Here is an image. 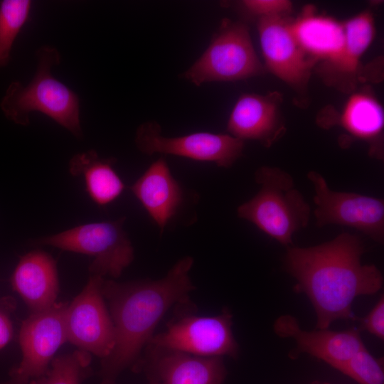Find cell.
I'll list each match as a JSON object with an SVG mask.
<instances>
[{"mask_svg": "<svg viewBox=\"0 0 384 384\" xmlns=\"http://www.w3.org/2000/svg\"><path fill=\"white\" fill-rule=\"evenodd\" d=\"M193 264V259L186 256L157 280L104 279L102 292L114 325V343L110 353L101 359L100 384H117L125 369L134 368L165 314L188 301L194 289L189 276Z\"/></svg>", "mask_w": 384, "mask_h": 384, "instance_id": "cell-1", "label": "cell"}, {"mask_svg": "<svg viewBox=\"0 0 384 384\" xmlns=\"http://www.w3.org/2000/svg\"><path fill=\"white\" fill-rule=\"evenodd\" d=\"M363 253L360 238L348 233L315 246L288 248L286 270L312 303L319 329H328L337 319H353V300L382 288L380 271L362 265Z\"/></svg>", "mask_w": 384, "mask_h": 384, "instance_id": "cell-2", "label": "cell"}, {"mask_svg": "<svg viewBox=\"0 0 384 384\" xmlns=\"http://www.w3.org/2000/svg\"><path fill=\"white\" fill-rule=\"evenodd\" d=\"M36 58L32 80L26 85L15 80L6 88L0 101L2 113L13 123L27 126L31 114L40 112L81 139L79 97L51 73L52 68L60 63V52L53 46L43 45L36 50Z\"/></svg>", "mask_w": 384, "mask_h": 384, "instance_id": "cell-3", "label": "cell"}, {"mask_svg": "<svg viewBox=\"0 0 384 384\" xmlns=\"http://www.w3.org/2000/svg\"><path fill=\"white\" fill-rule=\"evenodd\" d=\"M255 180L260 190L238 206V216L280 244L292 245L293 235L309 224V204L296 187L292 176L278 167H260Z\"/></svg>", "mask_w": 384, "mask_h": 384, "instance_id": "cell-4", "label": "cell"}, {"mask_svg": "<svg viewBox=\"0 0 384 384\" xmlns=\"http://www.w3.org/2000/svg\"><path fill=\"white\" fill-rule=\"evenodd\" d=\"M265 72L247 25L224 18L204 53L181 76L199 87L206 82L245 80Z\"/></svg>", "mask_w": 384, "mask_h": 384, "instance_id": "cell-5", "label": "cell"}, {"mask_svg": "<svg viewBox=\"0 0 384 384\" xmlns=\"http://www.w3.org/2000/svg\"><path fill=\"white\" fill-rule=\"evenodd\" d=\"M124 218L90 223L37 239V245L52 246L92 257L90 275L119 277L134 260V248L123 228Z\"/></svg>", "mask_w": 384, "mask_h": 384, "instance_id": "cell-6", "label": "cell"}, {"mask_svg": "<svg viewBox=\"0 0 384 384\" xmlns=\"http://www.w3.org/2000/svg\"><path fill=\"white\" fill-rule=\"evenodd\" d=\"M307 178L314 189V214L318 227L328 225L358 230L373 240H384V201L352 192L335 191L319 172L309 171Z\"/></svg>", "mask_w": 384, "mask_h": 384, "instance_id": "cell-7", "label": "cell"}, {"mask_svg": "<svg viewBox=\"0 0 384 384\" xmlns=\"http://www.w3.org/2000/svg\"><path fill=\"white\" fill-rule=\"evenodd\" d=\"M232 315L187 314L173 320L148 346L203 357L237 356L238 345L232 331Z\"/></svg>", "mask_w": 384, "mask_h": 384, "instance_id": "cell-8", "label": "cell"}, {"mask_svg": "<svg viewBox=\"0 0 384 384\" xmlns=\"http://www.w3.org/2000/svg\"><path fill=\"white\" fill-rule=\"evenodd\" d=\"M135 144L147 155H175L196 161L212 162L228 169L242 156L245 142L228 134L196 132L181 137L161 135L156 122L142 123L137 129Z\"/></svg>", "mask_w": 384, "mask_h": 384, "instance_id": "cell-9", "label": "cell"}, {"mask_svg": "<svg viewBox=\"0 0 384 384\" xmlns=\"http://www.w3.org/2000/svg\"><path fill=\"white\" fill-rule=\"evenodd\" d=\"M103 281V277L90 275L65 311L68 341L101 359L110 353L114 343V325L102 292Z\"/></svg>", "mask_w": 384, "mask_h": 384, "instance_id": "cell-10", "label": "cell"}, {"mask_svg": "<svg viewBox=\"0 0 384 384\" xmlns=\"http://www.w3.org/2000/svg\"><path fill=\"white\" fill-rule=\"evenodd\" d=\"M68 303L32 313L21 326L18 341L22 353L20 363L10 377L26 383L44 375L58 350L68 341L65 311Z\"/></svg>", "mask_w": 384, "mask_h": 384, "instance_id": "cell-11", "label": "cell"}, {"mask_svg": "<svg viewBox=\"0 0 384 384\" xmlns=\"http://www.w3.org/2000/svg\"><path fill=\"white\" fill-rule=\"evenodd\" d=\"M289 16L257 18V28L266 71L299 95H305L316 64L298 44Z\"/></svg>", "mask_w": 384, "mask_h": 384, "instance_id": "cell-12", "label": "cell"}, {"mask_svg": "<svg viewBox=\"0 0 384 384\" xmlns=\"http://www.w3.org/2000/svg\"><path fill=\"white\" fill-rule=\"evenodd\" d=\"M282 95L243 93L235 103L227 122L228 134L242 141L254 140L269 148L286 131L282 114Z\"/></svg>", "mask_w": 384, "mask_h": 384, "instance_id": "cell-13", "label": "cell"}, {"mask_svg": "<svg viewBox=\"0 0 384 384\" xmlns=\"http://www.w3.org/2000/svg\"><path fill=\"white\" fill-rule=\"evenodd\" d=\"M345 42L332 60L317 65L315 70L325 84L350 94L361 81V58L375 37L373 14L363 11L343 21Z\"/></svg>", "mask_w": 384, "mask_h": 384, "instance_id": "cell-14", "label": "cell"}, {"mask_svg": "<svg viewBox=\"0 0 384 384\" xmlns=\"http://www.w3.org/2000/svg\"><path fill=\"white\" fill-rule=\"evenodd\" d=\"M141 366L150 378L161 384H223L226 370L223 358L203 357L151 346L146 347Z\"/></svg>", "mask_w": 384, "mask_h": 384, "instance_id": "cell-15", "label": "cell"}, {"mask_svg": "<svg viewBox=\"0 0 384 384\" xmlns=\"http://www.w3.org/2000/svg\"><path fill=\"white\" fill-rule=\"evenodd\" d=\"M273 328L278 336L294 338L300 351L322 360L336 370L365 346L356 329L306 331L301 329L296 319L289 315L279 317Z\"/></svg>", "mask_w": 384, "mask_h": 384, "instance_id": "cell-16", "label": "cell"}, {"mask_svg": "<svg viewBox=\"0 0 384 384\" xmlns=\"http://www.w3.org/2000/svg\"><path fill=\"white\" fill-rule=\"evenodd\" d=\"M10 282L31 314L46 310L56 303L59 293L56 262L45 251L33 250L21 256Z\"/></svg>", "mask_w": 384, "mask_h": 384, "instance_id": "cell-17", "label": "cell"}, {"mask_svg": "<svg viewBox=\"0 0 384 384\" xmlns=\"http://www.w3.org/2000/svg\"><path fill=\"white\" fill-rule=\"evenodd\" d=\"M290 28L298 44L316 66L334 58L344 45L343 21L318 13L311 5H306L295 18H290Z\"/></svg>", "mask_w": 384, "mask_h": 384, "instance_id": "cell-18", "label": "cell"}, {"mask_svg": "<svg viewBox=\"0 0 384 384\" xmlns=\"http://www.w3.org/2000/svg\"><path fill=\"white\" fill-rule=\"evenodd\" d=\"M130 189L163 232L183 199L181 188L166 159L159 158L153 162Z\"/></svg>", "mask_w": 384, "mask_h": 384, "instance_id": "cell-19", "label": "cell"}, {"mask_svg": "<svg viewBox=\"0 0 384 384\" xmlns=\"http://www.w3.org/2000/svg\"><path fill=\"white\" fill-rule=\"evenodd\" d=\"M335 124L353 138L366 142L371 157L383 159V108L369 88L350 93L341 113L330 127Z\"/></svg>", "mask_w": 384, "mask_h": 384, "instance_id": "cell-20", "label": "cell"}, {"mask_svg": "<svg viewBox=\"0 0 384 384\" xmlns=\"http://www.w3.org/2000/svg\"><path fill=\"white\" fill-rule=\"evenodd\" d=\"M114 162V158H101L95 150L77 154L70 161V173L83 177L88 196L99 206L114 201L125 188L112 166Z\"/></svg>", "mask_w": 384, "mask_h": 384, "instance_id": "cell-21", "label": "cell"}, {"mask_svg": "<svg viewBox=\"0 0 384 384\" xmlns=\"http://www.w3.org/2000/svg\"><path fill=\"white\" fill-rule=\"evenodd\" d=\"M91 354L80 350L55 357L47 372L28 384H82L90 374Z\"/></svg>", "mask_w": 384, "mask_h": 384, "instance_id": "cell-22", "label": "cell"}, {"mask_svg": "<svg viewBox=\"0 0 384 384\" xmlns=\"http://www.w3.org/2000/svg\"><path fill=\"white\" fill-rule=\"evenodd\" d=\"M32 2L4 0L0 3V69L11 60L14 42L28 19Z\"/></svg>", "mask_w": 384, "mask_h": 384, "instance_id": "cell-23", "label": "cell"}, {"mask_svg": "<svg viewBox=\"0 0 384 384\" xmlns=\"http://www.w3.org/2000/svg\"><path fill=\"white\" fill-rule=\"evenodd\" d=\"M359 384H384L383 364L364 346L337 370Z\"/></svg>", "mask_w": 384, "mask_h": 384, "instance_id": "cell-24", "label": "cell"}, {"mask_svg": "<svg viewBox=\"0 0 384 384\" xmlns=\"http://www.w3.org/2000/svg\"><path fill=\"white\" fill-rule=\"evenodd\" d=\"M242 7L250 15L257 17L289 16L292 3L288 0H244Z\"/></svg>", "mask_w": 384, "mask_h": 384, "instance_id": "cell-25", "label": "cell"}, {"mask_svg": "<svg viewBox=\"0 0 384 384\" xmlns=\"http://www.w3.org/2000/svg\"><path fill=\"white\" fill-rule=\"evenodd\" d=\"M16 307V303L13 297L0 298V351L12 339L14 327L11 316Z\"/></svg>", "mask_w": 384, "mask_h": 384, "instance_id": "cell-26", "label": "cell"}, {"mask_svg": "<svg viewBox=\"0 0 384 384\" xmlns=\"http://www.w3.org/2000/svg\"><path fill=\"white\" fill-rule=\"evenodd\" d=\"M363 329L373 336L384 338V299L382 296L368 314L361 322Z\"/></svg>", "mask_w": 384, "mask_h": 384, "instance_id": "cell-27", "label": "cell"}, {"mask_svg": "<svg viewBox=\"0 0 384 384\" xmlns=\"http://www.w3.org/2000/svg\"><path fill=\"white\" fill-rule=\"evenodd\" d=\"M3 384H27L26 383H23L22 381H20L18 380H16L15 378H11L10 380H9L8 382H6Z\"/></svg>", "mask_w": 384, "mask_h": 384, "instance_id": "cell-28", "label": "cell"}, {"mask_svg": "<svg viewBox=\"0 0 384 384\" xmlns=\"http://www.w3.org/2000/svg\"><path fill=\"white\" fill-rule=\"evenodd\" d=\"M148 384H161V383L155 380H150Z\"/></svg>", "mask_w": 384, "mask_h": 384, "instance_id": "cell-29", "label": "cell"}]
</instances>
